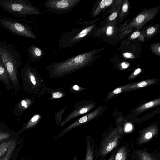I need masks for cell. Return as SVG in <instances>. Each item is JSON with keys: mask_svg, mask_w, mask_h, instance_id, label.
Listing matches in <instances>:
<instances>
[{"mask_svg": "<svg viewBox=\"0 0 160 160\" xmlns=\"http://www.w3.org/2000/svg\"><path fill=\"white\" fill-rule=\"evenodd\" d=\"M122 66L124 68H126L128 66V65L126 64L125 62L122 63Z\"/></svg>", "mask_w": 160, "mask_h": 160, "instance_id": "d590c367", "label": "cell"}, {"mask_svg": "<svg viewBox=\"0 0 160 160\" xmlns=\"http://www.w3.org/2000/svg\"><path fill=\"white\" fill-rule=\"evenodd\" d=\"M109 160H114L113 157H111L109 159Z\"/></svg>", "mask_w": 160, "mask_h": 160, "instance_id": "74e56055", "label": "cell"}, {"mask_svg": "<svg viewBox=\"0 0 160 160\" xmlns=\"http://www.w3.org/2000/svg\"><path fill=\"white\" fill-rule=\"evenodd\" d=\"M128 5L127 3L124 4L122 7V10L124 12H127L128 10Z\"/></svg>", "mask_w": 160, "mask_h": 160, "instance_id": "f546056e", "label": "cell"}, {"mask_svg": "<svg viewBox=\"0 0 160 160\" xmlns=\"http://www.w3.org/2000/svg\"><path fill=\"white\" fill-rule=\"evenodd\" d=\"M120 137L118 133L114 132L106 138L101 146V155L104 156L114 148L118 145Z\"/></svg>", "mask_w": 160, "mask_h": 160, "instance_id": "52a82bcc", "label": "cell"}, {"mask_svg": "<svg viewBox=\"0 0 160 160\" xmlns=\"http://www.w3.org/2000/svg\"><path fill=\"white\" fill-rule=\"evenodd\" d=\"M11 135L8 132L0 130V141L8 138Z\"/></svg>", "mask_w": 160, "mask_h": 160, "instance_id": "ffe728a7", "label": "cell"}, {"mask_svg": "<svg viewBox=\"0 0 160 160\" xmlns=\"http://www.w3.org/2000/svg\"><path fill=\"white\" fill-rule=\"evenodd\" d=\"M13 142L12 140H11L0 144V157L3 156L6 154Z\"/></svg>", "mask_w": 160, "mask_h": 160, "instance_id": "5bb4252c", "label": "cell"}, {"mask_svg": "<svg viewBox=\"0 0 160 160\" xmlns=\"http://www.w3.org/2000/svg\"><path fill=\"white\" fill-rule=\"evenodd\" d=\"M141 71V69L140 68H138L134 72V74L135 75H137Z\"/></svg>", "mask_w": 160, "mask_h": 160, "instance_id": "e575fe53", "label": "cell"}, {"mask_svg": "<svg viewBox=\"0 0 160 160\" xmlns=\"http://www.w3.org/2000/svg\"><path fill=\"white\" fill-rule=\"evenodd\" d=\"M93 26L91 25L85 28H76L65 32L59 40V47L65 48L74 45L84 39Z\"/></svg>", "mask_w": 160, "mask_h": 160, "instance_id": "5b68a950", "label": "cell"}, {"mask_svg": "<svg viewBox=\"0 0 160 160\" xmlns=\"http://www.w3.org/2000/svg\"><path fill=\"white\" fill-rule=\"evenodd\" d=\"M0 57L8 72L10 83L15 91L22 90L18 68L22 64L20 54L11 44L0 42Z\"/></svg>", "mask_w": 160, "mask_h": 160, "instance_id": "6da1fadb", "label": "cell"}, {"mask_svg": "<svg viewBox=\"0 0 160 160\" xmlns=\"http://www.w3.org/2000/svg\"><path fill=\"white\" fill-rule=\"evenodd\" d=\"M140 35V32L138 31H136L134 32L131 36V38L132 39H135L138 37Z\"/></svg>", "mask_w": 160, "mask_h": 160, "instance_id": "cb8c5ba5", "label": "cell"}, {"mask_svg": "<svg viewBox=\"0 0 160 160\" xmlns=\"http://www.w3.org/2000/svg\"><path fill=\"white\" fill-rule=\"evenodd\" d=\"M0 25L17 35L32 39L37 38L31 26L18 20L0 16Z\"/></svg>", "mask_w": 160, "mask_h": 160, "instance_id": "277c9868", "label": "cell"}, {"mask_svg": "<svg viewBox=\"0 0 160 160\" xmlns=\"http://www.w3.org/2000/svg\"><path fill=\"white\" fill-rule=\"evenodd\" d=\"M117 16V13L116 12H114L111 14L109 17V19L110 21L114 20L116 18Z\"/></svg>", "mask_w": 160, "mask_h": 160, "instance_id": "484cf974", "label": "cell"}, {"mask_svg": "<svg viewBox=\"0 0 160 160\" xmlns=\"http://www.w3.org/2000/svg\"><path fill=\"white\" fill-rule=\"evenodd\" d=\"M31 60L36 62L41 59L44 56V52L39 48L34 45L30 46L27 49Z\"/></svg>", "mask_w": 160, "mask_h": 160, "instance_id": "9c48e42d", "label": "cell"}, {"mask_svg": "<svg viewBox=\"0 0 160 160\" xmlns=\"http://www.w3.org/2000/svg\"><path fill=\"white\" fill-rule=\"evenodd\" d=\"M106 0H102L100 3V7L103 8L105 6Z\"/></svg>", "mask_w": 160, "mask_h": 160, "instance_id": "4dcf8cb0", "label": "cell"}, {"mask_svg": "<svg viewBox=\"0 0 160 160\" xmlns=\"http://www.w3.org/2000/svg\"><path fill=\"white\" fill-rule=\"evenodd\" d=\"M155 28L153 27H151L148 28L147 31L148 34L151 35L153 34L155 32Z\"/></svg>", "mask_w": 160, "mask_h": 160, "instance_id": "603a6c76", "label": "cell"}, {"mask_svg": "<svg viewBox=\"0 0 160 160\" xmlns=\"http://www.w3.org/2000/svg\"><path fill=\"white\" fill-rule=\"evenodd\" d=\"M123 55L125 57L129 58L131 57L132 54L131 53L128 52H126L123 54Z\"/></svg>", "mask_w": 160, "mask_h": 160, "instance_id": "836d02e7", "label": "cell"}, {"mask_svg": "<svg viewBox=\"0 0 160 160\" xmlns=\"http://www.w3.org/2000/svg\"><path fill=\"white\" fill-rule=\"evenodd\" d=\"M0 6L16 17L26 18L28 15L41 13L38 7L28 0H0Z\"/></svg>", "mask_w": 160, "mask_h": 160, "instance_id": "3957f363", "label": "cell"}, {"mask_svg": "<svg viewBox=\"0 0 160 160\" xmlns=\"http://www.w3.org/2000/svg\"><path fill=\"white\" fill-rule=\"evenodd\" d=\"M74 160H75V159H74Z\"/></svg>", "mask_w": 160, "mask_h": 160, "instance_id": "ab89813d", "label": "cell"}, {"mask_svg": "<svg viewBox=\"0 0 160 160\" xmlns=\"http://www.w3.org/2000/svg\"><path fill=\"white\" fill-rule=\"evenodd\" d=\"M81 0H48L43 6L53 13L63 14L69 12L78 4Z\"/></svg>", "mask_w": 160, "mask_h": 160, "instance_id": "8992f818", "label": "cell"}, {"mask_svg": "<svg viewBox=\"0 0 160 160\" xmlns=\"http://www.w3.org/2000/svg\"><path fill=\"white\" fill-rule=\"evenodd\" d=\"M126 151L125 148H121L116 154L115 160H126Z\"/></svg>", "mask_w": 160, "mask_h": 160, "instance_id": "ac0fdd59", "label": "cell"}, {"mask_svg": "<svg viewBox=\"0 0 160 160\" xmlns=\"http://www.w3.org/2000/svg\"><path fill=\"white\" fill-rule=\"evenodd\" d=\"M112 1V0H106L105 6H109L111 4Z\"/></svg>", "mask_w": 160, "mask_h": 160, "instance_id": "d6a6232c", "label": "cell"}, {"mask_svg": "<svg viewBox=\"0 0 160 160\" xmlns=\"http://www.w3.org/2000/svg\"><path fill=\"white\" fill-rule=\"evenodd\" d=\"M93 154L91 149L89 142H88L85 160H93Z\"/></svg>", "mask_w": 160, "mask_h": 160, "instance_id": "d6986e66", "label": "cell"}, {"mask_svg": "<svg viewBox=\"0 0 160 160\" xmlns=\"http://www.w3.org/2000/svg\"><path fill=\"white\" fill-rule=\"evenodd\" d=\"M154 104V102L152 101H151L146 103L145 106L146 108H148L153 106Z\"/></svg>", "mask_w": 160, "mask_h": 160, "instance_id": "f1b7e54d", "label": "cell"}, {"mask_svg": "<svg viewBox=\"0 0 160 160\" xmlns=\"http://www.w3.org/2000/svg\"><path fill=\"white\" fill-rule=\"evenodd\" d=\"M147 84V83L145 81H143L138 83V86L139 87H142L145 86Z\"/></svg>", "mask_w": 160, "mask_h": 160, "instance_id": "4316f807", "label": "cell"}, {"mask_svg": "<svg viewBox=\"0 0 160 160\" xmlns=\"http://www.w3.org/2000/svg\"><path fill=\"white\" fill-rule=\"evenodd\" d=\"M112 28L111 26H109L107 30V34L108 35H110L112 34Z\"/></svg>", "mask_w": 160, "mask_h": 160, "instance_id": "83f0119b", "label": "cell"}, {"mask_svg": "<svg viewBox=\"0 0 160 160\" xmlns=\"http://www.w3.org/2000/svg\"><path fill=\"white\" fill-rule=\"evenodd\" d=\"M144 18V16L143 15L141 14L136 18V21L138 23H140L143 22Z\"/></svg>", "mask_w": 160, "mask_h": 160, "instance_id": "44dd1931", "label": "cell"}, {"mask_svg": "<svg viewBox=\"0 0 160 160\" xmlns=\"http://www.w3.org/2000/svg\"><path fill=\"white\" fill-rule=\"evenodd\" d=\"M157 131L152 128L144 132L140 137L138 141L139 144H142L150 140L156 134Z\"/></svg>", "mask_w": 160, "mask_h": 160, "instance_id": "4fadbf2b", "label": "cell"}, {"mask_svg": "<svg viewBox=\"0 0 160 160\" xmlns=\"http://www.w3.org/2000/svg\"><path fill=\"white\" fill-rule=\"evenodd\" d=\"M121 88H118L115 89L113 91V92L115 94H118L121 92Z\"/></svg>", "mask_w": 160, "mask_h": 160, "instance_id": "1f68e13d", "label": "cell"}, {"mask_svg": "<svg viewBox=\"0 0 160 160\" xmlns=\"http://www.w3.org/2000/svg\"><path fill=\"white\" fill-rule=\"evenodd\" d=\"M90 108L91 106H89L84 105L79 107L78 108L74 110L65 118L61 123V126H63L73 118L86 113Z\"/></svg>", "mask_w": 160, "mask_h": 160, "instance_id": "30bf717a", "label": "cell"}, {"mask_svg": "<svg viewBox=\"0 0 160 160\" xmlns=\"http://www.w3.org/2000/svg\"><path fill=\"white\" fill-rule=\"evenodd\" d=\"M137 153L140 160H155L150 154L145 151H138Z\"/></svg>", "mask_w": 160, "mask_h": 160, "instance_id": "2e32d148", "label": "cell"}, {"mask_svg": "<svg viewBox=\"0 0 160 160\" xmlns=\"http://www.w3.org/2000/svg\"><path fill=\"white\" fill-rule=\"evenodd\" d=\"M62 96V94L59 92H57L53 94L52 97L54 98H59Z\"/></svg>", "mask_w": 160, "mask_h": 160, "instance_id": "d4e9b609", "label": "cell"}, {"mask_svg": "<svg viewBox=\"0 0 160 160\" xmlns=\"http://www.w3.org/2000/svg\"><path fill=\"white\" fill-rule=\"evenodd\" d=\"M16 146V142L13 141L10 145L6 154L0 160H9L12 156Z\"/></svg>", "mask_w": 160, "mask_h": 160, "instance_id": "e0dca14e", "label": "cell"}, {"mask_svg": "<svg viewBox=\"0 0 160 160\" xmlns=\"http://www.w3.org/2000/svg\"><path fill=\"white\" fill-rule=\"evenodd\" d=\"M73 89L76 90H78L79 89V87L77 85H75L73 87Z\"/></svg>", "mask_w": 160, "mask_h": 160, "instance_id": "8d00e7d4", "label": "cell"}, {"mask_svg": "<svg viewBox=\"0 0 160 160\" xmlns=\"http://www.w3.org/2000/svg\"><path fill=\"white\" fill-rule=\"evenodd\" d=\"M40 118V116L38 114L34 115L26 124L24 129H28L34 126L37 123Z\"/></svg>", "mask_w": 160, "mask_h": 160, "instance_id": "9a60e30c", "label": "cell"}, {"mask_svg": "<svg viewBox=\"0 0 160 160\" xmlns=\"http://www.w3.org/2000/svg\"><path fill=\"white\" fill-rule=\"evenodd\" d=\"M158 51H159V52H160V47H159L158 48Z\"/></svg>", "mask_w": 160, "mask_h": 160, "instance_id": "f35d334b", "label": "cell"}, {"mask_svg": "<svg viewBox=\"0 0 160 160\" xmlns=\"http://www.w3.org/2000/svg\"><path fill=\"white\" fill-rule=\"evenodd\" d=\"M31 103V101L28 99L22 100L19 102L14 108V113L17 115H20L27 109Z\"/></svg>", "mask_w": 160, "mask_h": 160, "instance_id": "8fae6325", "label": "cell"}, {"mask_svg": "<svg viewBox=\"0 0 160 160\" xmlns=\"http://www.w3.org/2000/svg\"><path fill=\"white\" fill-rule=\"evenodd\" d=\"M132 125L130 123L127 124L125 127L124 131L126 132L130 131L132 129Z\"/></svg>", "mask_w": 160, "mask_h": 160, "instance_id": "7402d4cb", "label": "cell"}, {"mask_svg": "<svg viewBox=\"0 0 160 160\" xmlns=\"http://www.w3.org/2000/svg\"><path fill=\"white\" fill-rule=\"evenodd\" d=\"M94 113H92L82 117L79 119L65 128L63 131V132H68L73 128L87 122L91 119L94 116Z\"/></svg>", "mask_w": 160, "mask_h": 160, "instance_id": "7c38bea8", "label": "cell"}, {"mask_svg": "<svg viewBox=\"0 0 160 160\" xmlns=\"http://www.w3.org/2000/svg\"><path fill=\"white\" fill-rule=\"evenodd\" d=\"M90 52L82 53L65 60L51 64L47 68L53 74L61 75L82 68L87 65L91 58Z\"/></svg>", "mask_w": 160, "mask_h": 160, "instance_id": "7a4b0ae2", "label": "cell"}, {"mask_svg": "<svg viewBox=\"0 0 160 160\" xmlns=\"http://www.w3.org/2000/svg\"><path fill=\"white\" fill-rule=\"evenodd\" d=\"M2 81L5 86L8 89L13 90L9 79V76L7 69L0 57V82Z\"/></svg>", "mask_w": 160, "mask_h": 160, "instance_id": "ba28073f", "label": "cell"}]
</instances>
